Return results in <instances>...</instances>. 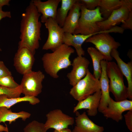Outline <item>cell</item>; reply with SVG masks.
I'll list each match as a JSON object with an SVG mask.
<instances>
[{"instance_id":"11","label":"cell","mask_w":132,"mask_h":132,"mask_svg":"<svg viewBox=\"0 0 132 132\" xmlns=\"http://www.w3.org/2000/svg\"><path fill=\"white\" fill-rule=\"evenodd\" d=\"M34 55L26 48H18L14 58L13 65L18 73L23 75L32 71L35 61Z\"/></svg>"},{"instance_id":"14","label":"cell","mask_w":132,"mask_h":132,"mask_svg":"<svg viewBox=\"0 0 132 132\" xmlns=\"http://www.w3.org/2000/svg\"><path fill=\"white\" fill-rule=\"evenodd\" d=\"M107 61L102 60L100 63L101 73L99 81L101 97L98 111L101 112L107 107L111 98L110 94L109 79L107 73Z\"/></svg>"},{"instance_id":"2","label":"cell","mask_w":132,"mask_h":132,"mask_svg":"<svg viewBox=\"0 0 132 132\" xmlns=\"http://www.w3.org/2000/svg\"><path fill=\"white\" fill-rule=\"evenodd\" d=\"M74 52L71 46L63 44L52 53L44 54L42 60L46 73L52 78H58L59 71L71 65L69 58Z\"/></svg>"},{"instance_id":"20","label":"cell","mask_w":132,"mask_h":132,"mask_svg":"<svg viewBox=\"0 0 132 132\" xmlns=\"http://www.w3.org/2000/svg\"><path fill=\"white\" fill-rule=\"evenodd\" d=\"M90 36V34L86 35L65 33L63 43L69 46H73L75 49L78 56H82L85 55V51L82 47V45Z\"/></svg>"},{"instance_id":"4","label":"cell","mask_w":132,"mask_h":132,"mask_svg":"<svg viewBox=\"0 0 132 132\" xmlns=\"http://www.w3.org/2000/svg\"><path fill=\"white\" fill-rule=\"evenodd\" d=\"M107 73L109 79L110 92L114 96L115 101H121L128 97L127 87L124 85L123 75L114 62L107 61Z\"/></svg>"},{"instance_id":"5","label":"cell","mask_w":132,"mask_h":132,"mask_svg":"<svg viewBox=\"0 0 132 132\" xmlns=\"http://www.w3.org/2000/svg\"><path fill=\"white\" fill-rule=\"evenodd\" d=\"M72 87L69 94L78 101L85 99L100 89L99 79L96 78L89 69L86 76Z\"/></svg>"},{"instance_id":"18","label":"cell","mask_w":132,"mask_h":132,"mask_svg":"<svg viewBox=\"0 0 132 132\" xmlns=\"http://www.w3.org/2000/svg\"><path fill=\"white\" fill-rule=\"evenodd\" d=\"M110 55L116 60L117 64L121 72L126 77L127 82L128 92V98L132 99V62L126 63L123 61L119 56L117 49H112Z\"/></svg>"},{"instance_id":"32","label":"cell","mask_w":132,"mask_h":132,"mask_svg":"<svg viewBox=\"0 0 132 132\" xmlns=\"http://www.w3.org/2000/svg\"><path fill=\"white\" fill-rule=\"evenodd\" d=\"M12 75L11 72L5 65L4 62L0 60V78Z\"/></svg>"},{"instance_id":"34","label":"cell","mask_w":132,"mask_h":132,"mask_svg":"<svg viewBox=\"0 0 132 132\" xmlns=\"http://www.w3.org/2000/svg\"><path fill=\"white\" fill-rule=\"evenodd\" d=\"M10 0H0V7H2L4 6L10 5Z\"/></svg>"},{"instance_id":"26","label":"cell","mask_w":132,"mask_h":132,"mask_svg":"<svg viewBox=\"0 0 132 132\" xmlns=\"http://www.w3.org/2000/svg\"><path fill=\"white\" fill-rule=\"evenodd\" d=\"M47 131L44 123L34 120L25 126L23 132H46Z\"/></svg>"},{"instance_id":"25","label":"cell","mask_w":132,"mask_h":132,"mask_svg":"<svg viewBox=\"0 0 132 132\" xmlns=\"http://www.w3.org/2000/svg\"><path fill=\"white\" fill-rule=\"evenodd\" d=\"M122 4L121 0H100L98 7L102 16L105 20L113 11L120 7Z\"/></svg>"},{"instance_id":"29","label":"cell","mask_w":132,"mask_h":132,"mask_svg":"<svg viewBox=\"0 0 132 132\" xmlns=\"http://www.w3.org/2000/svg\"><path fill=\"white\" fill-rule=\"evenodd\" d=\"M79 1L81 4L86 8L92 10L99 6L100 0H81Z\"/></svg>"},{"instance_id":"22","label":"cell","mask_w":132,"mask_h":132,"mask_svg":"<svg viewBox=\"0 0 132 132\" xmlns=\"http://www.w3.org/2000/svg\"><path fill=\"white\" fill-rule=\"evenodd\" d=\"M28 102L29 104L34 105L39 103V99L36 97L24 96L15 98H10L6 95L0 96V107H5L9 109L11 107L18 103L22 102Z\"/></svg>"},{"instance_id":"35","label":"cell","mask_w":132,"mask_h":132,"mask_svg":"<svg viewBox=\"0 0 132 132\" xmlns=\"http://www.w3.org/2000/svg\"><path fill=\"white\" fill-rule=\"evenodd\" d=\"M54 132H72V131L67 128L58 130H54Z\"/></svg>"},{"instance_id":"17","label":"cell","mask_w":132,"mask_h":132,"mask_svg":"<svg viewBox=\"0 0 132 132\" xmlns=\"http://www.w3.org/2000/svg\"><path fill=\"white\" fill-rule=\"evenodd\" d=\"M101 97L100 89L85 99L78 101L74 108L73 111L75 113L79 110L87 109L88 115L94 116L97 114Z\"/></svg>"},{"instance_id":"6","label":"cell","mask_w":132,"mask_h":132,"mask_svg":"<svg viewBox=\"0 0 132 132\" xmlns=\"http://www.w3.org/2000/svg\"><path fill=\"white\" fill-rule=\"evenodd\" d=\"M45 75L40 70L32 71L23 75L20 85L25 96L36 97L42 92Z\"/></svg>"},{"instance_id":"10","label":"cell","mask_w":132,"mask_h":132,"mask_svg":"<svg viewBox=\"0 0 132 132\" xmlns=\"http://www.w3.org/2000/svg\"><path fill=\"white\" fill-rule=\"evenodd\" d=\"M46 116L47 119L44 124L47 130L50 129L58 130L67 128L75 122L73 117L65 114L60 109L51 110Z\"/></svg>"},{"instance_id":"28","label":"cell","mask_w":132,"mask_h":132,"mask_svg":"<svg viewBox=\"0 0 132 132\" xmlns=\"http://www.w3.org/2000/svg\"><path fill=\"white\" fill-rule=\"evenodd\" d=\"M20 85L15 81L12 75L0 78V87L13 89L17 88Z\"/></svg>"},{"instance_id":"37","label":"cell","mask_w":132,"mask_h":132,"mask_svg":"<svg viewBox=\"0 0 132 132\" xmlns=\"http://www.w3.org/2000/svg\"><path fill=\"white\" fill-rule=\"evenodd\" d=\"M2 51V50L1 48L0 47V51Z\"/></svg>"},{"instance_id":"27","label":"cell","mask_w":132,"mask_h":132,"mask_svg":"<svg viewBox=\"0 0 132 132\" xmlns=\"http://www.w3.org/2000/svg\"><path fill=\"white\" fill-rule=\"evenodd\" d=\"M22 93L20 85L17 88L13 89L0 87V96L5 95L10 98H17L20 97Z\"/></svg>"},{"instance_id":"9","label":"cell","mask_w":132,"mask_h":132,"mask_svg":"<svg viewBox=\"0 0 132 132\" xmlns=\"http://www.w3.org/2000/svg\"><path fill=\"white\" fill-rule=\"evenodd\" d=\"M48 31L47 39L43 45L42 49L50 50L53 52L63 43L65 32L55 20L51 18L48 19L44 23Z\"/></svg>"},{"instance_id":"7","label":"cell","mask_w":132,"mask_h":132,"mask_svg":"<svg viewBox=\"0 0 132 132\" xmlns=\"http://www.w3.org/2000/svg\"><path fill=\"white\" fill-rule=\"evenodd\" d=\"M85 42L91 43L104 56L105 60L111 61L112 57L110 53L114 49H117L121 45L119 43L115 41L109 33H103L93 35Z\"/></svg>"},{"instance_id":"33","label":"cell","mask_w":132,"mask_h":132,"mask_svg":"<svg viewBox=\"0 0 132 132\" xmlns=\"http://www.w3.org/2000/svg\"><path fill=\"white\" fill-rule=\"evenodd\" d=\"M11 16V14L10 11H3L2 10V8L0 7V21L6 17L10 18Z\"/></svg>"},{"instance_id":"12","label":"cell","mask_w":132,"mask_h":132,"mask_svg":"<svg viewBox=\"0 0 132 132\" xmlns=\"http://www.w3.org/2000/svg\"><path fill=\"white\" fill-rule=\"evenodd\" d=\"M132 110V100L127 99L117 101L111 98L106 109L101 113L104 116L118 122L123 118L122 114L126 111Z\"/></svg>"},{"instance_id":"16","label":"cell","mask_w":132,"mask_h":132,"mask_svg":"<svg viewBox=\"0 0 132 132\" xmlns=\"http://www.w3.org/2000/svg\"><path fill=\"white\" fill-rule=\"evenodd\" d=\"M75 113L76 124L72 132H104V127L94 122L88 118L86 112L81 114L77 111Z\"/></svg>"},{"instance_id":"19","label":"cell","mask_w":132,"mask_h":132,"mask_svg":"<svg viewBox=\"0 0 132 132\" xmlns=\"http://www.w3.org/2000/svg\"><path fill=\"white\" fill-rule=\"evenodd\" d=\"M81 3L77 0L69 10L62 27L65 33L73 34L77 27L81 15Z\"/></svg>"},{"instance_id":"15","label":"cell","mask_w":132,"mask_h":132,"mask_svg":"<svg viewBox=\"0 0 132 132\" xmlns=\"http://www.w3.org/2000/svg\"><path fill=\"white\" fill-rule=\"evenodd\" d=\"M61 0H48L42 1L40 0L31 1L36 8L38 12L41 14V22L45 23L51 18L55 20L57 8Z\"/></svg>"},{"instance_id":"3","label":"cell","mask_w":132,"mask_h":132,"mask_svg":"<svg viewBox=\"0 0 132 132\" xmlns=\"http://www.w3.org/2000/svg\"><path fill=\"white\" fill-rule=\"evenodd\" d=\"M80 11L81 15L78 25L73 34L87 35L96 33L118 32V29L116 26L107 30H101L97 23L105 19L102 16L99 7L94 10H90L86 8L81 3Z\"/></svg>"},{"instance_id":"31","label":"cell","mask_w":132,"mask_h":132,"mask_svg":"<svg viewBox=\"0 0 132 132\" xmlns=\"http://www.w3.org/2000/svg\"><path fill=\"white\" fill-rule=\"evenodd\" d=\"M121 27L124 30H132V10L130 11L127 18L122 23Z\"/></svg>"},{"instance_id":"23","label":"cell","mask_w":132,"mask_h":132,"mask_svg":"<svg viewBox=\"0 0 132 132\" xmlns=\"http://www.w3.org/2000/svg\"><path fill=\"white\" fill-rule=\"evenodd\" d=\"M88 53L90 55L92 62L93 75L96 79H99L101 73V61L105 60L103 55L96 48L92 47L87 48Z\"/></svg>"},{"instance_id":"21","label":"cell","mask_w":132,"mask_h":132,"mask_svg":"<svg viewBox=\"0 0 132 132\" xmlns=\"http://www.w3.org/2000/svg\"><path fill=\"white\" fill-rule=\"evenodd\" d=\"M31 116L30 113L26 111H22L14 112L6 107H0V123L3 122L5 123L6 122L8 121L9 124H11L19 118L25 121Z\"/></svg>"},{"instance_id":"30","label":"cell","mask_w":132,"mask_h":132,"mask_svg":"<svg viewBox=\"0 0 132 132\" xmlns=\"http://www.w3.org/2000/svg\"><path fill=\"white\" fill-rule=\"evenodd\" d=\"M126 125L128 129L132 132V110H128L124 115Z\"/></svg>"},{"instance_id":"8","label":"cell","mask_w":132,"mask_h":132,"mask_svg":"<svg viewBox=\"0 0 132 132\" xmlns=\"http://www.w3.org/2000/svg\"><path fill=\"white\" fill-rule=\"evenodd\" d=\"M121 1V6L113 11L107 19L97 23L101 31L109 30L117 24L123 22L127 18L130 11L132 10V0Z\"/></svg>"},{"instance_id":"1","label":"cell","mask_w":132,"mask_h":132,"mask_svg":"<svg viewBox=\"0 0 132 132\" xmlns=\"http://www.w3.org/2000/svg\"><path fill=\"white\" fill-rule=\"evenodd\" d=\"M41 15L31 1L22 15L18 48H26L34 55L41 40L42 24L39 20Z\"/></svg>"},{"instance_id":"36","label":"cell","mask_w":132,"mask_h":132,"mask_svg":"<svg viewBox=\"0 0 132 132\" xmlns=\"http://www.w3.org/2000/svg\"><path fill=\"white\" fill-rule=\"evenodd\" d=\"M9 132L8 128L6 125V126H4L0 124V132Z\"/></svg>"},{"instance_id":"24","label":"cell","mask_w":132,"mask_h":132,"mask_svg":"<svg viewBox=\"0 0 132 132\" xmlns=\"http://www.w3.org/2000/svg\"><path fill=\"white\" fill-rule=\"evenodd\" d=\"M77 0H61L60 8L57 9L55 20L62 27L69 11Z\"/></svg>"},{"instance_id":"13","label":"cell","mask_w":132,"mask_h":132,"mask_svg":"<svg viewBox=\"0 0 132 132\" xmlns=\"http://www.w3.org/2000/svg\"><path fill=\"white\" fill-rule=\"evenodd\" d=\"M89 64V60L82 56L74 58L71 63L72 69L67 75L70 85L74 86L86 76Z\"/></svg>"}]
</instances>
